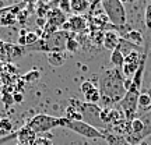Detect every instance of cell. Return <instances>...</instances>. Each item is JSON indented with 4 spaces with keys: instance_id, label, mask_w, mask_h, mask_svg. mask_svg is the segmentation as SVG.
I'll return each mask as SVG.
<instances>
[{
    "instance_id": "1",
    "label": "cell",
    "mask_w": 151,
    "mask_h": 145,
    "mask_svg": "<svg viewBox=\"0 0 151 145\" xmlns=\"http://www.w3.org/2000/svg\"><path fill=\"white\" fill-rule=\"evenodd\" d=\"M98 89L101 92V101L105 108H111L115 103H120L127 92L126 78L119 69H106L99 74Z\"/></svg>"
},
{
    "instance_id": "2",
    "label": "cell",
    "mask_w": 151,
    "mask_h": 145,
    "mask_svg": "<svg viewBox=\"0 0 151 145\" xmlns=\"http://www.w3.org/2000/svg\"><path fill=\"white\" fill-rule=\"evenodd\" d=\"M69 105L77 108L83 114V121L88 123L90 126L95 127V129L101 130V131H106V126L101 121V110L98 105H92V103H87L84 101H78L74 98L69 99Z\"/></svg>"
},
{
    "instance_id": "3",
    "label": "cell",
    "mask_w": 151,
    "mask_h": 145,
    "mask_svg": "<svg viewBox=\"0 0 151 145\" xmlns=\"http://www.w3.org/2000/svg\"><path fill=\"white\" fill-rule=\"evenodd\" d=\"M151 134V113L141 114L140 117L133 119L129 123V134L126 141L130 145H139L146 137Z\"/></svg>"
},
{
    "instance_id": "4",
    "label": "cell",
    "mask_w": 151,
    "mask_h": 145,
    "mask_svg": "<svg viewBox=\"0 0 151 145\" xmlns=\"http://www.w3.org/2000/svg\"><path fill=\"white\" fill-rule=\"evenodd\" d=\"M67 121L69 120L66 117H55V116H50V114L39 113V114H35L28 123H25V126H28L35 134L39 135L49 133L55 127H66Z\"/></svg>"
},
{
    "instance_id": "5",
    "label": "cell",
    "mask_w": 151,
    "mask_h": 145,
    "mask_svg": "<svg viewBox=\"0 0 151 145\" xmlns=\"http://www.w3.org/2000/svg\"><path fill=\"white\" fill-rule=\"evenodd\" d=\"M105 14L108 17L109 22L115 27H123L127 21V13L124 4L120 0H104L101 1Z\"/></svg>"
},
{
    "instance_id": "6",
    "label": "cell",
    "mask_w": 151,
    "mask_h": 145,
    "mask_svg": "<svg viewBox=\"0 0 151 145\" xmlns=\"http://www.w3.org/2000/svg\"><path fill=\"white\" fill-rule=\"evenodd\" d=\"M65 129L70 130V131H74L78 135H83L86 138H91V140H97V138H104V131L95 129L90 126L86 121H67Z\"/></svg>"
},
{
    "instance_id": "7",
    "label": "cell",
    "mask_w": 151,
    "mask_h": 145,
    "mask_svg": "<svg viewBox=\"0 0 151 145\" xmlns=\"http://www.w3.org/2000/svg\"><path fill=\"white\" fill-rule=\"evenodd\" d=\"M141 63V54L139 53V50H133L130 52L126 57H124V64L122 67V73L127 80H132L134 74L137 73L139 67Z\"/></svg>"
},
{
    "instance_id": "8",
    "label": "cell",
    "mask_w": 151,
    "mask_h": 145,
    "mask_svg": "<svg viewBox=\"0 0 151 145\" xmlns=\"http://www.w3.org/2000/svg\"><path fill=\"white\" fill-rule=\"evenodd\" d=\"M123 120H126V119H124V114L120 109L111 106V108H102V110H101V121L106 126V130L112 126H116Z\"/></svg>"
},
{
    "instance_id": "9",
    "label": "cell",
    "mask_w": 151,
    "mask_h": 145,
    "mask_svg": "<svg viewBox=\"0 0 151 145\" xmlns=\"http://www.w3.org/2000/svg\"><path fill=\"white\" fill-rule=\"evenodd\" d=\"M80 91L84 95V102L92 103V105H98V102H101V92L98 89V86L94 85L92 81H84L80 85Z\"/></svg>"
},
{
    "instance_id": "10",
    "label": "cell",
    "mask_w": 151,
    "mask_h": 145,
    "mask_svg": "<svg viewBox=\"0 0 151 145\" xmlns=\"http://www.w3.org/2000/svg\"><path fill=\"white\" fill-rule=\"evenodd\" d=\"M87 28V18L84 16H73L70 17L67 22L62 27L63 31L70 34H80L83 31H86Z\"/></svg>"
},
{
    "instance_id": "11",
    "label": "cell",
    "mask_w": 151,
    "mask_h": 145,
    "mask_svg": "<svg viewBox=\"0 0 151 145\" xmlns=\"http://www.w3.org/2000/svg\"><path fill=\"white\" fill-rule=\"evenodd\" d=\"M13 135L17 140V144H22V145H35V142L38 140V135L28 126H22L21 129H18L16 131V134Z\"/></svg>"
},
{
    "instance_id": "12",
    "label": "cell",
    "mask_w": 151,
    "mask_h": 145,
    "mask_svg": "<svg viewBox=\"0 0 151 145\" xmlns=\"http://www.w3.org/2000/svg\"><path fill=\"white\" fill-rule=\"evenodd\" d=\"M66 22H67V16H66L63 11H60L58 7L49 10L48 16H46V24H48V25L60 29Z\"/></svg>"
},
{
    "instance_id": "13",
    "label": "cell",
    "mask_w": 151,
    "mask_h": 145,
    "mask_svg": "<svg viewBox=\"0 0 151 145\" xmlns=\"http://www.w3.org/2000/svg\"><path fill=\"white\" fill-rule=\"evenodd\" d=\"M6 63L10 61H16V60L21 59L24 54L27 53L25 48L20 46L18 43H6Z\"/></svg>"
},
{
    "instance_id": "14",
    "label": "cell",
    "mask_w": 151,
    "mask_h": 145,
    "mask_svg": "<svg viewBox=\"0 0 151 145\" xmlns=\"http://www.w3.org/2000/svg\"><path fill=\"white\" fill-rule=\"evenodd\" d=\"M120 38L122 36H119L118 32H115V31H106V32H104V39H102L104 48L113 52L115 49H118L119 43H120Z\"/></svg>"
},
{
    "instance_id": "15",
    "label": "cell",
    "mask_w": 151,
    "mask_h": 145,
    "mask_svg": "<svg viewBox=\"0 0 151 145\" xmlns=\"http://www.w3.org/2000/svg\"><path fill=\"white\" fill-rule=\"evenodd\" d=\"M18 7H9V9H4V10H0V25H4V27H9V25H13L17 20V16H18V11H14Z\"/></svg>"
},
{
    "instance_id": "16",
    "label": "cell",
    "mask_w": 151,
    "mask_h": 145,
    "mask_svg": "<svg viewBox=\"0 0 151 145\" xmlns=\"http://www.w3.org/2000/svg\"><path fill=\"white\" fill-rule=\"evenodd\" d=\"M139 112L151 113V89H143L139 96Z\"/></svg>"
},
{
    "instance_id": "17",
    "label": "cell",
    "mask_w": 151,
    "mask_h": 145,
    "mask_svg": "<svg viewBox=\"0 0 151 145\" xmlns=\"http://www.w3.org/2000/svg\"><path fill=\"white\" fill-rule=\"evenodd\" d=\"M70 7H71V13L74 16H83L84 13L90 10L91 3L87 1V0H70Z\"/></svg>"
},
{
    "instance_id": "18",
    "label": "cell",
    "mask_w": 151,
    "mask_h": 145,
    "mask_svg": "<svg viewBox=\"0 0 151 145\" xmlns=\"http://www.w3.org/2000/svg\"><path fill=\"white\" fill-rule=\"evenodd\" d=\"M122 38H123L124 41L130 42L132 45H134V46H140V45L144 43V36H143V34H141L140 31H134V29L126 32Z\"/></svg>"
},
{
    "instance_id": "19",
    "label": "cell",
    "mask_w": 151,
    "mask_h": 145,
    "mask_svg": "<svg viewBox=\"0 0 151 145\" xmlns=\"http://www.w3.org/2000/svg\"><path fill=\"white\" fill-rule=\"evenodd\" d=\"M46 59H48V63L50 66L60 67V66L65 64L66 56L63 52H50V53H46Z\"/></svg>"
},
{
    "instance_id": "20",
    "label": "cell",
    "mask_w": 151,
    "mask_h": 145,
    "mask_svg": "<svg viewBox=\"0 0 151 145\" xmlns=\"http://www.w3.org/2000/svg\"><path fill=\"white\" fill-rule=\"evenodd\" d=\"M104 138L106 140L108 145H130L124 137L118 134H113L111 131H104Z\"/></svg>"
},
{
    "instance_id": "21",
    "label": "cell",
    "mask_w": 151,
    "mask_h": 145,
    "mask_svg": "<svg viewBox=\"0 0 151 145\" xmlns=\"http://www.w3.org/2000/svg\"><path fill=\"white\" fill-rule=\"evenodd\" d=\"M124 57H126V56H124V54L122 53L119 49H115L113 52H111V63L113 64V67H115V69H119V70H120V69L123 67Z\"/></svg>"
},
{
    "instance_id": "22",
    "label": "cell",
    "mask_w": 151,
    "mask_h": 145,
    "mask_svg": "<svg viewBox=\"0 0 151 145\" xmlns=\"http://www.w3.org/2000/svg\"><path fill=\"white\" fill-rule=\"evenodd\" d=\"M65 112H66L65 117L69 121H81V120H83V114H81V112L77 108L71 106V105H69V106L66 108Z\"/></svg>"
},
{
    "instance_id": "23",
    "label": "cell",
    "mask_w": 151,
    "mask_h": 145,
    "mask_svg": "<svg viewBox=\"0 0 151 145\" xmlns=\"http://www.w3.org/2000/svg\"><path fill=\"white\" fill-rule=\"evenodd\" d=\"M78 49H80V43H78V41L74 39L73 36L69 38V39H67V42H66V50H67V52H70V53H76Z\"/></svg>"
},
{
    "instance_id": "24",
    "label": "cell",
    "mask_w": 151,
    "mask_h": 145,
    "mask_svg": "<svg viewBox=\"0 0 151 145\" xmlns=\"http://www.w3.org/2000/svg\"><path fill=\"white\" fill-rule=\"evenodd\" d=\"M0 130H1V131H4L6 134H9L11 130H13V121H11L10 119H7V117L0 119Z\"/></svg>"
},
{
    "instance_id": "25",
    "label": "cell",
    "mask_w": 151,
    "mask_h": 145,
    "mask_svg": "<svg viewBox=\"0 0 151 145\" xmlns=\"http://www.w3.org/2000/svg\"><path fill=\"white\" fill-rule=\"evenodd\" d=\"M58 9H59L60 11H63L66 16H67L69 13H71L70 0H62V1H59V3H58Z\"/></svg>"
},
{
    "instance_id": "26",
    "label": "cell",
    "mask_w": 151,
    "mask_h": 145,
    "mask_svg": "<svg viewBox=\"0 0 151 145\" xmlns=\"http://www.w3.org/2000/svg\"><path fill=\"white\" fill-rule=\"evenodd\" d=\"M144 22H146V27L148 29H151V3L146 6V10H144Z\"/></svg>"
},
{
    "instance_id": "27",
    "label": "cell",
    "mask_w": 151,
    "mask_h": 145,
    "mask_svg": "<svg viewBox=\"0 0 151 145\" xmlns=\"http://www.w3.org/2000/svg\"><path fill=\"white\" fill-rule=\"evenodd\" d=\"M39 71L38 70H34V71H29L28 74H25L24 77H22V80L24 81H35V80H38L39 78Z\"/></svg>"
},
{
    "instance_id": "28",
    "label": "cell",
    "mask_w": 151,
    "mask_h": 145,
    "mask_svg": "<svg viewBox=\"0 0 151 145\" xmlns=\"http://www.w3.org/2000/svg\"><path fill=\"white\" fill-rule=\"evenodd\" d=\"M35 145H53V144H52V141L49 140V138H45V137H43V138H39V137H38Z\"/></svg>"
},
{
    "instance_id": "29",
    "label": "cell",
    "mask_w": 151,
    "mask_h": 145,
    "mask_svg": "<svg viewBox=\"0 0 151 145\" xmlns=\"http://www.w3.org/2000/svg\"><path fill=\"white\" fill-rule=\"evenodd\" d=\"M13 101H14V103H21L24 101V95L20 94V92H14L13 94Z\"/></svg>"
},
{
    "instance_id": "30",
    "label": "cell",
    "mask_w": 151,
    "mask_h": 145,
    "mask_svg": "<svg viewBox=\"0 0 151 145\" xmlns=\"http://www.w3.org/2000/svg\"><path fill=\"white\" fill-rule=\"evenodd\" d=\"M6 135H7V134H6L4 131H1V130H0V137H6Z\"/></svg>"
},
{
    "instance_id": "31",
    "label": "cell",
    "mask_w": 151,
    "mask_h": 145,
    "mask_svg": "<svg viewBox=\"0 0 151 145\" xmlns=\"http://www.w3.org/2000/svg\"><path fill=\"white\" fill-rule=\"evenodd\" d=\"M17 145H22V144H17Z\"/></svg>"
}]
</instances>
